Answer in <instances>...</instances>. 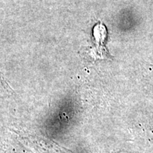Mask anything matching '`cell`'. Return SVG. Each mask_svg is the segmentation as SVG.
<instances>
[{"label":"cell","instance_id":"cell-1","mask_svg":"<svg viewBox=\"0 0 153 153\" xmlns=\"http://www.w3.org/2000/svg\"><path fill=\"white\" fill-rule=\"evenodd\" d=\"M0 87L1 88H4V89H5V90L8 91L9 89H10V87H9L8 85L7 84V82L4 79V77L2 76V74H1V72H0Z\"/></svg>","mask_w":153,"mask_h":153},{"label":"cell","instance_id":"cell-2","mask_svg":"<svg viewBox=\"0 0 153 153\" xmlns=\"http://www.w3.org/2000/svg\"><path fill=\"white\" fill-rule=\"evenodd\" d=\"M151 69H152V71H153V66L151 67Z\"/></svg>","mask_w":153,"mask_h":153}]
</instances>
